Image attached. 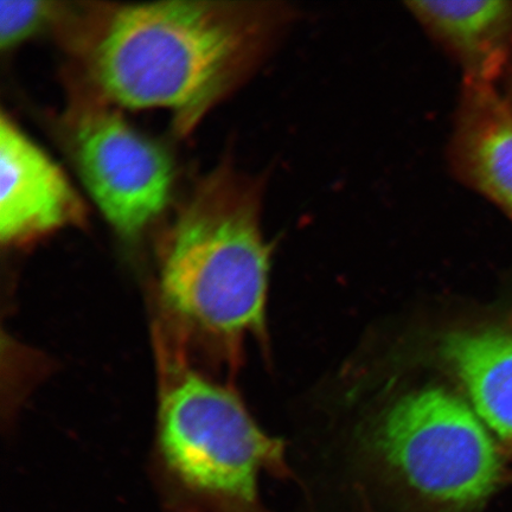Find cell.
I'll return each mask as SVG.
<instances>
[{"mask_svg": "<svg viewBox=\"0 0 512 512\" xmlns=\"http://www.w3.org/2000/svg\"><path fill=\"white\" fill-rule=\"evenodd\" d=\"M298 16L285 2L87 3L60 31L83 83L76 92L115 108H162L187 134L254 75Z\"/></svg>", "mask_w": 512, "mask_h": 512, "instance_id": "6da1fadb", "label": "cell"}, {"mask_svg": "<svg viewBox=\"0 0 512 512\" xmlns=\"http://www.w3.org/2000/svg\"><path fill=\"white\" fill-rule=\"evenodd\" d=\"M264 183L223 165L197 185L166 230L159 336L177 349L236 363L247 337L265 341L271 247L261 226Z\"/></svg>", "mask_w": 512, "mask_h": 512, "instance_id": "7a4b0ae2", "label": "cell"}, {"mask_svg": "<svg viewBox=\"0 0 512 512\" xmlns=\"http://www.w3.org/2000/svg\"><path fill=\"white\" fill-rule=\"evenodd\" d=\"M160 389L153 473L169 512H272L262 472L286 477L283 444L256 425L236 390L158 338Z\"/></svg>", "mask_w": 512, "mask_h": 512, "instance_id": "3957f363", "label": "cell"}, {"mask_svg": "<svg viewBox=\"0 0 512 512\" xmlns=\"http://www.w3.org/2000/svg\"><path fill=\"white\" fill-rule=\"evenodd\" d=\"M369 450L382 477L419 512H477L505 480L484 422L444 388L393 403L371 430Z\"/></svg>", "mask_w": 512, "mask_h": 512, "instance_id": "277c9868", "label": "cell"}, {"mask_svg": "<svg viewBox=\"0 0 512 512\" xmlns=\"http://www.w3.org/2000/svg\"><path fill=\"white\" fill-rule=\"evenodd\" d=\"M67 138L89 196L121 238H139L168 206L174 165L162 146L124 119L118 108L75 96Z\"/></svg>", "mask_w": 512, "mask_h": 512, "instance_id": "5b68a950", "label": "cell"}, {"mask_svg": "<svg viewBox=\"0 0 512 512\" xmlns=\"http://www.w3.org/2000/svg\"><path fill=\"white\" fill-rule=\"evenodd\" d=\"M66 174L5 113L0 119V240L18 247L85 222Z\"/></svg>", "mask_w": 512, "mask_h": 512, "instance_id": "8992f818", "label": "cell"}, {"mask_svg": "<svg viewBox=\"0 0 512 512\" xmlns=\"http://www.w3.org/2000/svg\"><path fill=\"white\" fill-rule=\"evenodd\" d=\"M447 159L460 183L512 221V112L498 86L463 82Z\"/></svg>", "mask_w": 512, "mask_h": 512, "instance_id": "52a82bcc", "label": "cell"}, {"mask_svg": "<svg viewBox=\"0 0 512 512\" xmlns=\"http://www.w3.org/2000/svg\"><path fill=\"white\" fill-rule=\"evenodd\" d=\"M406 9L462 70L463 82L498 86L512 60V2L415 0Z\"/></svg>", "mask_w": 512, "mask_h": 512, "instance_id": "ba28073f", "label": "cell"}, {"mask_svg": "<svg viewBox=\"0 0 512 512\" xmlns=\"http://www.w3.org/2000/svg\"><path fill=\"white\" fill-rule=\"evenodd\" d=\"M440 354L464 384L480 420L512 450V330L452 332Z\"/></svg>", "mask_w": 512, "mask_h": 512, "instance_id": "9c48e42d", "label": "cell"}, {"mask_svg": "<svg viewBox=\"0 0 512 512\" xmlns=\"http://www.w3.org/2000/svg\"><path fill=\"white\" fill-rule=\"evenodd\" d=\"M72 6L42 0H2L0 2V47L14 49L38 31L60 25Z\"/></svg>", "mask_w": 512, "mask_h": 512, "instance_id": "30bf717a", "label": "cell"}, {"mask_svg": "<svg viewBox=\"0 0 512 512\" xmlns=\"http://www.w3.org/2000/svg\"><path fill=\"white\" fill-rule=\"evenodd\" d=\"M501 82L504 83V89L501 93L512 112V60L510 61L507 70H505V74Z\"/></svg>", "mask_w": 512, "mask_h": 512, "instance_id": "8fae6325", "label": "cell"}, {"mask_svg": "<svg viewBox=\"0 0 512 512\" xmlns=\"http://www.w3.org/2000/svg\"><path fill=\"white\" fill-rule=\"evenodd\" d=\"M367 512H371V511H367Z\"/></svg>", "mask_w": 512, "mask_h": 512, "instance_id": "7c38bea8", "label": "cell"}]
</instances>
